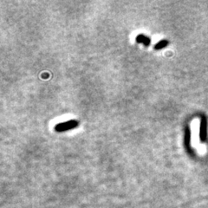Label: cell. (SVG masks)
Here are the masks:
<instances>
[{
	"label": "cell",
	"mask_w": 208,
	"mask_h": 208,
	"mask_svg": "<svg viewBox=\"0 0 208 208\" xmlns=\"http://www.w3.org/2000/svg\"><path fill=\"white\" fill-rule=\"evenodd\" d=\"M190 137H191V131L189 127H186L185 130V146L186 148H189Z\"/></svg>",
	"instance_id": "277c9868"
},
{
	"label": "cell",
	"mask_w": 208,
	"mask_h": 208,
	"mask_svg": "<svg viewBox=\"0 0 208 208\" xmlns=\"http://www.w3.org/2000/svg\"><path fill=\"white\" fill-rule=\"evenodd\" d=\"M78 126V121L75 120H69V121H65L57 124L55 127V130L56 132H64L67 130L73 129L75 128H76Z\"/></svg>",
	"instance_id": "6da1fadb"
},
{
	"label": "cell",
	"mask_w": 208,
	"mask_h": 208,
	"mask_svg": "<svg viewBox=\"0 0 208 208\" xmlns=\"http://www.w3.org/2000/svg\"><path fill=\"white\" fill-rule=\"evenodd\" d=\"M168 41L167 40H161V41H160L158 43L155 44V46H154V49L155 50H161V49H163L164 47H166V45H168Z\"/></svg>",
	"instance_id": "5b68a950"
},
{
	"label": "cell",
	"mask_w": 208,
	"mask_h": 208,
	"mask_svg": "<svg viewBox=\"0 0 208 208\" xmlns=\"http://www.w3.org/2000/svg\"><path fill=\"white\" fill-rule=\"evenodd\" d=\"M136 42L137 43H143L145 46H149L150 42L151 41L149 39V37H146L143 34H141V35H139L136 37Z\"/></svg>",
	"instance_id": "3957f363"
},
{
	"label": "cell",
	"mask_w": 208,
	"mask_h": 208,
	"mask_svg": "<svg viewBox=\"0 0 208 208\" xmlns=\"http://www.w3.org/2000/svg\"><path fill=\"white\" fill-rule=\"evenodd\" d=\"M207 138V120L206 116L201 118L200 128H199V139L201 142H205Z\"/></svg>",
	"instance_id": "7a4b0ae2"
}]
</instances>
